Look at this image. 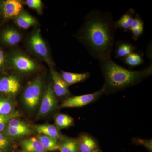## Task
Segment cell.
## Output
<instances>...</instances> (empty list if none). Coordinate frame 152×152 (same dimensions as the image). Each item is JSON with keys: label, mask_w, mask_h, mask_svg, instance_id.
I'll list each match as a JSON object with an SVG mask.
<instances>
[{"label": "cell", "mask_w": 152, "mask_h": 152, "mask_svg": "<svg viewBox=\"0 0 152 152\" xmlns=\"http://www.w3.org/2000/svg\"><path fill=\"white\" fill-rule=\"evenodd\" d=\"M135 47L130 42L126 41H118L115 50L116 58L122 59L130 54L135 52Z\"/></svg>", "instance_id": "2e32d148"}, {"label": "cell", "mask_w": 152, "mask_h": 152, "mask_svg": "<svg viewBox=\"0 0 152 152\" xmlns=\"http://www.w3.org/2000/svg\"><path fill=\"white\" fill-rule=\"evenodd\" d=\"M4 62V53L1 50H0V67L2 66Z\"/></svg>", "instance_id": "4dcf8cb0"}, {"label": "cell", "mask_w": 152, "mask_h": 152, "mask_svg": "<svg viewBox=\"0 0 152 152\" xmlns=\"http://www.w3.org/2000/svg\"><path fill=\"white\" fill-rule=\"evenodd\" d=\"M60 152H79L77 139L64 137L59 142Z\"/></svg>", "instance_id": "e0dca14e"}, {"label": "cell", "mask_w": 152, "mask_h": 152, "mask_svg": "<svg viewBox=\"0 0 152 152\" xmlns=\"http://www.w3.org/2000/svg\"><path fill=\"white\" fill-rule=\"evenodd\" d=\"M19 114L18 112H13L10 115H0V132L4 130L7 124L9 121L12 118L18 116Z\"/></svg>", "instance_id": "d4e9b609"}, {"label": "cell", "mask_w": 152, "mask_h": 152, "mask_svg": "<svg viewBox=\"0 0 152 152\" xmlns=\"http://www.w3.org/2000/svg\"><path fill=\"white\" fill-rule=\"evenodd\" d=\"M104 82V94H110L140 83L152 74L151 64L143 69H127L114 62L111 58L99 61Z\"/></svg>", "instance_id": "7a4b0ae2"}, {"label": "cell", "mask_w": 152, "mask_h": 152, "mask_svg": "<svg viewBox=\"0 0 152 152\" xmlns=\"http://www.w3.org/2000/svg\"><path fill=\"white\" fill-rule=\"evenodd\" d=\"M34 128L40 134L48 136L57 141H59L63 137L58 129L54 125L48 124L36 125Z\"/></svg>", "instance_id": "30bf717a"}, {"label": "cell", "mask_w": 152, "mask_h": 152, "mask_svg": "<svg viewBox=\"0 0 152 152\" xmlns=\"http://www.w3.org/2000/svg\"><path fill=\"white\" fill-rule=\"evenodd\" d=\"M2 39L7 43L14 45L18 43L21 38L18 32L16 30L9 29L3 33Z\"/></svg>", "instance_id": "603a6c76"}, {"label": "cell", "mask_w": 152, "mask_h": 152, "mask_svg": "<svg viewBox=\"0 0 152 152\" xmlns=\"http://www.w3.org/2000/svg\"><path fill=\"white\" fill-rule=\"evenodd\" d=\"M4 135L10 139H15L31 134L32 130L29 127L17 128L6 126L4 130Z\"/></svg>", "instance_id": "ac0fdd59"}, {"label": "cell", "mask_w": 152, "mask_h": 152, "mask_svg": "<svg viewBox=\"0 0 152 152\" xmlns=\"http://www.w3.org/2000/svg\"><path fill=\"white\" fill-rule=\"evenodd\" d=\"M142 52H133L122 59L123 61L126 65L133 68L141 65L144 62Z\"/></svg>", "instance_id": "d6986e66"}, {"label": "cell", "mask_w": 152, "mask_h": 152, "mask_svg": "<svg viewBox=\"0 0 152 152\" xmlns=\"http://www.w3.org/2000/svg\"><path fill=\"white\" fill-rule=\"evenodd\" d=\"M116 29L110 12L94 10L86 15L78 37L90 56L101 61L111 58Z\"/></svg>", "instance_id": "6da1fadb"}, {"label": "cell", "mask_w": 152, "mask_h": 152, "mask_svg": "<svg viewBox=\"0 0 152 152\" xmlns=\"http://www.w3.org/2000/svg\"><path fill=\"white\" fill-rule=\"evenodd\" d=\"M7 126L13 128H25L29 127L24 122L15 118L10 120L7 124Z\"/></svg>", "instance_id": "83f0119b"}, {"label": "cell", "mask_w": 152, "mask_h": 152, "mask_svg": "<svg viewBox=\"0 0 152 152\" xmlns=\"http://www.w3.org/2000/svg\"><path fill=\"white\" fill-rule=\"evenodd\" d=\"M11 144L8 139L0 132V150L2 151H8L11 148Z\"/></svg>", "instance_id": "4316f807"}, {"label": "cell", "mask_w": 152, "mask_h": 152, "mask_svg": "<svg viewBox=\"0 0 152 152\" xmlns=\"http://www.w3.org/2000/svg\"><path fill=\"white\" fill-rule=\"evenodd\" d=\"M20 87L18 79L15 76H11L0 80V92L15 94Z\"/></svg>", "instance_id": "ba28073f"}, {"label": "cell", "mask_w": 152, "mask_h": 152, "mask_svg": "<svg viewBox=\"0 0 152 152\" xmlns=\"http://www.w3.org/2000/svg\"><path fill=\"white\" fill-rule=\"evenodd\" d=\"M57 101L53 87L51 85L47 88L41 104L38 115L42 117L55 110L57 107Z\"/></svg>", "instance_id": "5b68a950"}, {"label": "cell", "mask_w": 152, "mask_h": 152, "mask_svg": "<svg viewBox=\"0 0 152 152\" xmlns=\"http://www.w3.org/2000/svg\"><path fill=\"white\" fill-rule=\"evenodd\" d=\"M29 42L32 48L37 54L44 58L48 57V49L41 37L39 30H37L32 35L30 39Z\"/></svg>", "instance_id": "9c48e42d"}, {"label": "cell", "mask_w": 152, "mask_h": 152, "mask_svg": "<svg viewBox=\"0 0 152 152\" xmlns=\"http://www.w3.org/2000/svg\"><path fill=\"white\" fill-rule=\"evenodd\" d=\"M55 124L59 130L66 129L73 126L74 119L67 115L58 114L55 118Z\"/></svg>", "instance_id": "7402d4cb"}, {"label": "cell", "mask_w": 152, "mask_h": 152, "mask_svg": "<svg viewBox=\"0 0 152 152\" xmlns=\"http://www.w3.org/2000/svg\"><path fill=\"white\" fill-rule=\"evenodd\" d=\"M104 94L102 88L100 90L87 94L70 97L64 100L60 106L61 108L81 107L94 102Z\"/></svg>", "instance_id": "3957f363"}, {"label": "cell", "mask_w": 152, "mask_h": 152, "mask_svg": "<svg viewBox=\"0 0 152 152\" xmlns=\"http://www.w3.org/2000/svg\"><path fill=\"white\" fill-rule=\"evenodd\" d=\"M13 104L5 99H0V115H7L13 113Z\"/></svg>", "instance_id": "cb8c5ba5"}, {"label": "cell", "mask_w": 152, "mask_h": 152, "mask_svg": "<svg viewBox=\"0 0 152 152\" xmlns=\"http://www.w3.org/2000/svg\"><path fill=\"white\" fill-rule=\"evenodd\" d=\"M132 142L134 145H141L146 148L150 152H152V140H145L134 138L132 139Z\"/></svg>", "instance_id": "484cf974"}, {"label": "cell", "mask_w": 152, "mask_h": 152, "mask_svg": "<svg viewBox=\"0 0 152 152\" xmlns=\"http://www.w3.org/2000/svg\"><path fill=\"white\" fill-rule=\"evenodd\" d=\"M16 23L20 27L27 29L34 25L36 23L35 19L28 14L22 12L17 16Z\"/></svg>", "instance_id": "ffe728a7"}, {"label": "cell", "mask_w": 152, "mask_h": 152, "mask_svg": "<svg viewBox=\"0 0 152 152\" xmlns=\"http://www.w3.org/2000/svg\"><path fill=\"white\" fill-rule=\"evenodd\" d=\"M27 5L31 8L40 11L42 9V4L40 0H27Z\"/></svg>", "instance_id": "f1b7e54d"}, {"label": "cell", "mask_w": 152, "mask_h": 152, "mask_svg": "<svg viewBox=\"0 0 152 152\" xmlns=\"http://www.w3.org/2000/svg\"><path fill=\"white\" fill-rule=\"evenodd\" d=\"M51 75L53 81V90L56 97L64 100L70 97L71 93L69 86L63 80L60 74L54 70H52Z\"/></svg>", "instance_id": "8992f818"}, {"label": "cell", "mask_w": 152, "mask_h": 152, "mask_svg": "<svg viewBox=\"0 0 152 152\" xmlns=\"http://www.w3.org/2000/svg\"><path fill=\"white\" fill-rule=\"evenodd\" d=\"M14 66L22 72H29L35 69V64L32 60L23 56H15L12 59Z\"/></svg>", "instance_id": "8fae6325"}, {"label": "cell", "mask_w": 152, "mask_h": 152, "mask_svg": "<svg viewBox=\"0 0 152 152\" xmlns=\"http://www.w3.org/2000/svg\"><path fill=\"white\" fill-rule=\"evenodd\" d=\"M0 152H3V151H1V150H0Z\"/></svg>", "instance_id": "1f68e13d"}, {"label": "cell", "mask_w": 152, "mask_h": 152, "mask_svg": "<svg viewBox=\"0 0 152 152\" xmlns=\"http://www.w3.org/2000/svg\"><path fill=\"white\" fill-rule=\"evenodd\" d=\"M97 152H100V151Z\"/></svg>", "instance_id": "d6a6232c"}, {"label": "cell", "mask_w": 152, "mask_h": 152, "mask_svg": "<svg viewBox=\"0 0 152 152\" xmlns=\"http://www.w3.org/2000/svg\"><path fill=\"white\" fill-rule=\"evenodd\" d=\"M61 77L68 86L86 80L90 77V73L86 72L82 73H75L62 71Z\"/></svg>", "instance_id": "4fadbf2b"}, {"label": "cell", "mask_w": 152, "mask_h": 152, "mask_svg": "<svg viewBox=\"0 0 152 152\" xmlns=\"http://www.w3.org/2000/svg\"><path fill=\"white\" fill-rule=\"evenodd\" d=\"M23 152H47L37 138L25 139L20 142Z\"/></svg>", "instance_id": "5bb4252c"}, {"label": "cell", "mask_w": 152, "mask_h": 152, "mask_svg": "<svg viewBox=\"0 0 152 152\" xmlns=\"http://www.w3.org/2000/svg\"><path fill=\"white\" fill-rule=\"evenodd\" d=\"M22 8L21 3L17 0H7L3 5V13L6 18L17 16L20 13Z\"/></svg>", "instance_id": "7c38bea8"}, {"label": "cell", "mask_w": 152, "mask_h": 152, "mask_svg": "<svg viewBox=\"0 0 152 152\" xmlns=\"http://www.w3.org/2000/svg\"><path fill=\"white\" fill-rule=\"evenodd\" d=\"M42 82L37 78L27 87L23 94V101L28 110H34L39 102L42 91Z\"/></svg>", "instance_id": "277c9868"}, {"label": "cell", "mask_w": 152, "mask_h": 152, "mask_svg": "<svg viewBox=\"0 0 152 152\" xmlns=\"http://www.w3.org/2000/svg\"><path fill=\"white\" fill-rule=\"evenodd\" d=\"M37 138L40 142L47 151H54L58 150L59 142L56 140L44 135L39 134Z\"/></svg>", "instance_id": "44dd1931"}, {"label": "cell", "mask_w": 152, "mask_h": 152, "mask_svg": "<svg viewBox=\"0 0 152 152\" xmlns=\"http://www.w3.org/2000/svg\"><path fill=\"white\" fill-rule=\"evenodd\" d=\"M135 11L130 9L122 16L117 21H115L116 28H121L128 31L130 30L134 18Z\"/></svg>", "instance_id": "9a60e30c"}, {"label": "cell", "mask_w": 152, "mask_h": 152, "mask_svg": "<svg viewBox=\"0 0 152 152\" xmlns=\"http://www.w3.org/2000/svg\"><path fill=\"white\" fill-rule=\"evenodd\" d=\"M144 26L140 27L131 30L132 34V38L133 39L137 41L140 36L142 34L144 31Z\"/></svg>", "instance_id": "f546056e"}, {"label": "cell", "mask_w": 152, "mask_h": 152, "mask_svg": "<svg viewBox=\"0 0 152 152\" xmlns=\"http://www.w3.org/2000/svg\"><path fill=\"white\" fill-rule=\"evenodd\" d=\"M77 139L79 152L100 151L97 141L90 134L82 133Z\"/></svg>", "instance_id": "52a82bcc"}]
</instances>
